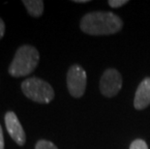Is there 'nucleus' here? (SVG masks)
Listing matches in <instances>:
<instances>
[{
  "mask_svg": "<svg viewBox=\"0 0 150 149\" xmlns=\"http://www.w3.org/2000/svg\"><path fill=\"white\" fill-rule=\"evenodd\" d=\"M84 33L94 36L115 34L122 29V20L111 12H91L83 16L79 23Z\"/></svg>",
  "mask_w": 150,
  "mask_h": 149,
  "instance_id": "obj_1",
  "label": "nucleus"
},
{
  "mask_svg": "<svg viewBox=\"0 0 150 149\" xmlns=\"http://www.w3.org/2000/svg\"><path fill=\"white\" fill-rule=\"evenodd\" d=\"M40 55L34 47L24 45L18 47L13 59L9 73L15 78L25 77L31 74L39 63Z\"/></svg>",
  "mask_w": 150,
  "mask_h": 149,
  "instance_id": "obj_2",
  "label": "nucleus"
},
{
  "mask_svg": "<svg viewBox=\"0 0 150 149\" xmlns=\"http://www.w3.org/2000/svg\"><path fill=\"white\" fill-rule=\"evenodd\" d=\"M21 90L28 99L40 104H49L54 98L52 85L39 78H26L21 83Z\"/></svg>",
  "mask_w": 150,
  "mask_h": 149,
  "instance_id": "obj_3",
  "label": "nucleus"
},
{
  "mask_svg": "<svg viewBox=\"0 0 150 149\" xmlns=\"http://www.w3.org/2000/svg\"><path fill=\"white\" fill-rule=\"evenodd\" d=\"M87 84V76L84 69L79 65H73L67 73V87L70 94L75 98H81L84 94Z\"/></svg>",
  "mask_w": 150,
  "mask_h": 149,
  "instance_id": "obj_4",
  "label": "nucleus"
},
{
  "mask_svg": "<svg viewBox=\"0 0 150 149\" xmlns=\"http://www.w3.org/2000/svg\"><path fill=\"white\" fill-rule=\"evenodd\" d=\"M122 87V77L116 69H107L100 80V91L104 96L111 98L118 94Z\"/></svg>",
  "mask_w": 150,
  "mask_h": 149,
  "instance_id": "obj_5",
  "label": "nucleus"
},
{
  "mask_svg": "<svg viewBox=\"0 0 150 149\" xmlns=\"http://www.w3.org/2000/svg\"><path fill=\"white\" fill-rule=\"evenodd\" d=\"M5 125L7 128L8 133L10 134L11 138L17 142L18 145H23L26 141L24 130L22 128L20 120L15 112H8L5 114Z\"/></svg>",
  "mask_w": 150,
  "mask_h": 149,
  "instance_id": "obj_6",
  "label": "nucleus"
},
{
  "mask_svg": "<svg viewBox=\"0 0 150 149\" xmlns=\"http://www.w3.org/2000/svg\"><path fill=\"white\" fill-rule=\"evenodd\" d=\"M150 105V78H145L140 81L137 88L134 107L137 109H144Z\"/></svg>",
  "mask_w": 150,
  "mask_h": 149,
  "instance_id": "obj_7",
  "label": "nucleus"
},
{
  "mask_svg": "<svg viewBox=\"0 0 150 149\" xmlns=\"http://www.w3.org/2000/svg\"><path fill=\"white\" fill-rule=\"evenodd\" d=\"M22 3L32 17L37 18L43 15L44 2L42 0H23Z\"/></svg>",
  "mask_w": 150,
  "mask_h": 149,
  "instance_id": "obj_8",
  "label": "nucleus"
},
{
  "mask_svg": "<svg viewBox=\"0 0 150 149\" xmlns=\"http://www.w3.org/2000/svg\"><path fill=\"white\" fill-rule=\"evenodd\" d=\"M35 149H58L52 141H46V139H41L36 143Z\"/></svg>",
  "mask_w": 150,
  "mask_h": 149,
  "instance_id": "obj_9",
  "label": "nucleus"
},
{
  "mask_svg": "<svg viewBox=\"0 0 150 149\" xmlns=\"http://www.w3.org/2000/svg\"><path fill=\"white\" fill-rule=\"evenodd\" d=\"M129 149H148L147 143L142 138H137L135 139L130 145Z\"/></svg>",
  "mask_w": 150,
  "mask_h": 149,
  "instance_id": "obj_10",
  "label": "nucleus"
},
{
  "mask_svg": "<svg viewBox=\"0 0 150 149\" xmlns=\"http://www.w3.org/2000/svg\"><path fill=\"white\" fill-rule=\"evenodd\" d=\"M108 3L111 8H119L127 4L128 1L127 0H110Z\"/></svg>",
  "mask_w": 150,
  "mask_h": 149,
  "instance_id": "obj_11",
  "label": "nucleus"
},
{
  "mask_svg": "<svg viewBox=\"0 0 150 149\" xmlns=\"http://www.w3.org/2000/svg\"><path fill=\"white\" fill-rule=\"evenodd\" d=\"M4 32H5V23L1 18H0V39L4 36Z\"/></svg>",
  "mask_w": 150,
  "mask_h": 149,
  "instance_id": "obj_12",
  "label": "nucleus"
},
{
  "mask_svg": "<svg viewBox=\"0 0 150 149\" xmlns=\"http://www.w3.org/2000/svg\"><path fill=\"white\" fill-rule=\"evenodd\" d=\"M0 149H4V138H3V131L0 125Z\"/></svg>",
  "mask_w": 150,
  "mask_h": 149,
  "instance_id": "obj_13",
  "label": "nucleus"
},
{
  "mask_svg": "<svg viewBox=\"0 0 150 149\" xmlns=\"http://www.w3.org/2000/svg\"><path fill=\"white\" fill-rule=\"evenodd\" d=\"M74 2H76V3H86V2H88V0H75Z\"/></svg>",
  "mask_w": 150,
  "mask_h": 149,
  "instance_id": "obj_14",
  "label": "nucleus"
}]
</instances>
